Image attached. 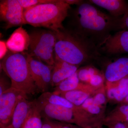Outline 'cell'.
Masks as SVG:
<instances>
[{"label":"cell","instance_id":"cell-21","mask_svg":"<svg viewBox=\"0 0 128 128\" xmlns=\"http://www.w3.org/2000/svg\"><path fill=\"white\" fill-rule=\"evenodd\" d=\"M98 71V70L91 65L80 68L77 71L80 81L86 84L89 82L91 77Z\"/></svg>","mask_w":128,"mask_h":128},{"label":"cell","instance_id":"cell-4","mask_svg":"<svg viewBox=\"0 0 128 128\" xmlns=\"http://www.w3.org/2000/svg\"><path fill=\"white\" fill-rule=\"evenodd\" d=\"M0 69L11 80L12 87L34 95L38 92L30 73L26 52L8 51L0 62Z\"/></svg>","mask_w":128,"mask_h":128},{"label":"cell","instance_id":"cell-9","mask_svg":"<svg viewBox=\"0 0 128 128\" xmlns=\"http://www.w3.org/2000/svg\"><path fill=\"white\" fill-rule=\"evenodd\" d=\"M26 54L30 73L38 92H48L52 86V73L54 66L48 65Z\"/></svg>","mask_w":128,"mask_h":128},{"label":"cell","instance_id":"cell-7","mask_svg":"<svg viewBox=\"0 0 128 128\" xmlns=\"http://www.w3.org/2000/svg\"><path fill=\"white\" fill-rule=\"evenodd\" d=\"M97 62L103 65V74L107 84L115 83L128 77V57L102 55Z\"/></svg>","mask_w":128,"mask_h":128},{"label":"cell","instance_id":"cell-33","mask_svg":"<svg viewBox=\"0 0 128 128\" xmlns=\"http://www.w3.org/2000/svg\"><path fill=\"white\" fill-rule=\"evenodd\" d=\"M62 128H82L79 126L73 125L71 124H66Z\"/></svg>","mask_w":128,"mask_h":128},{"label":"cell","instance_id":"cell-5","mask_svg":"<svg viewBox=\"0 0 128 128\" xmlns=\"http://www.w3.org/2000/svg\"><path fill=\"white\" fill-rule=\"evenodd\" d=\"M29 36L30 45L26 52L46 64L54 66L56 32L48 29H37L31 32Z\"/></svg>","mask_w":128,"mask_h":128},{"label":"cell","instance_id":"cell-26","mask_svg":"<svg viewBox=\"0 0 128 128\" xmlns=\"http://www.w3.org/2000/svg\"><path fill=\"white\" fill-rule=\"evenodd\" d=\"M56 0H18V2L24 10L32 6L55 2Z\"/></svg>","mask_w":128,"mask_h":128},{"label":"cell","instance_id":"cell-23","mask_svg":"<svg viewBox=\"0 0 128 128\" xmlns=\"http://www.w3.org/2000/svg\"><path fill=\"white\" fill-rule=\"evenodd\" d=\"M105 120L122 121L128 122V105H122L112 113Z\"/></svg>","mask_w":128,"mask_h":128},{"label":"cell","instance_id":"cell-31","mask_svg":"<svg viewBox=\"0 0 128 128\" xmlns=\"http://www.w3.org/2000/svg\"><path fill=\"white\" fill-rule=\"evenodd\" d=\"M8 48L6 43L4 41H0V59L2 60L8 53Z\"/></svg>","mask_w":128,"mask_h":128},{"label":"cell","instance_id":"cell-10","mask_svg":"<svg viewBox=\"0 0 128 128\" xmlns=\"http://www.w3.org/2000/svg\"><path fill=\"white\" fill-rule=\"evenodd\" d=\"M98 52L109 57L128 53V31L121 30L111 34L97 46Z\"/></svg>","mask_w":128,"mask_h":128},{"label":"cell","instance_id":"cell-16","mask_svg":"<svg viewBox=\"0 0 128 128\" xmlns=\"http://www.w3.org/2000/svg\"><path fill=\"white\" fill-rule=\"evenodd\" d=\"M96 90L89 85L85 84L80 89L66 92H52L65 98L76 106L80 107L92 94L95 93Z\"/></svg>","mask_w":128,"mask_h":128},{"label":"cell","instance_id":"cell-27","mask_svg":"<svg viewBox=\"0 0 128 128\" xmlns=\"http://www.w3.org/2000/svg\"><path fill=\"white\" fill-rule=\"evenodd\" d=\"M103 89L101 88L97 92H96L92 96L94 103L102 108L104 107L106 102V98L104 92L102 90Z\"/></svg>","mask_w":128,"mask_h":128},{"label":"cell","instance_id":"cell-34","mask_svg":"<svg viewBox=\"0 0 128 128\" xmlns=\"http://www.w3.org/2000/svg\"><path fill=\"white\" fill-rule=\"evenodd\" d=\"M86 128H102V127L99 125V124H98L92 126H88Z\"/></svg>","mask_w":128,"mask_h":128},{"label":"cell","instance_id":"cell-13","mask_svg":"<svg viewBox=\"0 0 128 128\" xmlns=\"http://www.w3.org/2000/svg\"><path fill=\"white\" fill-rule=\"evenodd\" d=\"M34 104L24 97L18 102L12 115V124L8 128H22L27 120Z\"/></svg>","mask_w":128,"mask_h":128},{"label":"cell","instance_id":"cell-29","mask_svg":"<svg viewBox=\"0 0 128 128\" xmlns=\"http://www.w3.org/2000/svg\"><path fill=\"white\" fill-rule=\"evenodd\" d=\"M104 122L108 128H128L122 121L105 120Z\"/></svg>","mask_w":128,"mask_h":128},{"label":"cell","instance_id":"cell-17","mask_svg":"<svg viewBox=\"0 0 128 128\" xmlns=\"http://www.w3.org/2000/svg\"><path fill=\"white\" fill-rule=\"evenodd\" d=\"M107 96L110 100L120 102L128 95V77L116 82L107 84Z\"/></svg>","mask_w":128,"mask_h":128},{"label":"cell","instance_id":"cell-24","mask_svg":"<svg viewBox=\"0 0 128 128\" xmlns=\"http://www.w3.org/2000/svg\"><path fill=\"white\" fill-rule=\"evenodd\" d=\"M104 80L103 73L99 71L91 77L87 84L97 90L103 87Z\"/></svg>","mask_w":128,"mask_h":128},{"label":"cell","instance_id":"cell-1","mask_svg":"<svg viewBox=\"0 0 128 128\" xmlns=\"http://www.w3.org/2000/svg\"><path fill=\"white\" fill-rule=\"evenodd\" d=\"M67 28L88 38L97 46L114 31L120 30V17H115L98 10L88 1L84 0L69 12ZM122 17V16H121Z\"/></svg>","mask_w":128,"mask_h":128},{"label":"cell","instance_id":"cell-3","mask_svg":"<svg viewBox=\"0 0 128 128\" xmlns=\"http://www.w3.org/2000/svg\"><path fill=\"white\" fill-rule=\"evenodd\" d=\"M70 5L65 0L41 4L24 10L26 24L57 32L64 27L63 22L68 16Z\"/></svg>","mask_w":128,"mask_h":128},{"label":"cell","instance_id":"cell-8","mask_svg":"<svg viewBox=\"0 0 128 128\" xmlns=\"http://www.w3.org/2000/svg\"><path fill=\"white\" fill-rule=\"evenodd\" d=\"M27 95L12 87L0 96V127L8 128L12 124V115L19 101Z\"/></svg>","mask_w":128,"mask_h":128},{"label":"cell","instance_id":"cell-28","mask_svg":"<svg viewBox=\"0 0 128 128\" xmlns=\"http://www.w3.org/2000/svg\"><path fill=\"white\" fill-rule=\"evenodd\" d=\"M42 118V128H62L63 126L66 124L56 120L47 118Z\"/></svg>","mask_w":128,"mask_h":128},{"label":"cell","instance_id":"cell-22","mask_svg":"<svg viewBox=\"0 0 128 128\" xmlns=\"http://www.w3.org/2000/svg\"><path fill=\"white\" fill-rule=\"evenodd\" d=\"M80 107L87 114L98 116L102 114V108L94 103L92 97H89L83 103Z\"/></svg>","mask_w":128,"mask_h":128},{"label":"cell","instance_id":"cell-2","mask_svg":"<svg viewBox=\"0 0 128 128\" xmlns=\"http://www.w3.org/2000/svg\"><path fill=\"white\" fill-rule=\"evenodd\" d=\"M54 55L55 60L78 66L97 62L102 55L91 40L64 27L56 32Z\"/></svg>","mask_w":128,"mask_h":128},{"label":"cell","instance_id":"cell-6","mask_svg":"<svg viewBox=\"0 0 128 128\" xmlns=\"http://www.w3.org/2000/svg\"><path fill=\"white\" fill-rule=\"evenodd\" d=\"M35 100L42 118L74 124L82 128H87L92 124L91 120L86 113H80L60 105Z\"/></svg>","mask_w":128,"mask_h":128},{"label":"cell","instance_id":"cell-12","mask_svg":"<svg viewBox=\"0 0 128 128\" xmlns=\"http://www.w3.org/2000/svg\"><path fill=\"white\" fill-rule=\"evenodd\" d=\"M6 43L8 48L12 52H27L30 44L29 34L22 26H20L14 31Z\"/></svg>","mask_w":128,"mask_h":128},{"label":"cell","instance_id":"cell-15","mask_svg":"<svg viewBox=\"0 0 128 128\" xmlns=\"http://www.w3.org/2000/svg\"><path fill=\"white\" fill-rule=\"evenodd\" d=\"M95 4L106 9L110 15L115 17H120L128 12V3L124 0H89Z\"/></svg>","mask_w":128,"mask_h":128},{"label":"cell","instance_id":"cell-14","mask_svg":"<svg viewBox=\"0 0 128 128\" xmlns=\"http://www.w3.org/2000/svg\"><path fill=\"white\" fill-rule=\"evenodd\" d=\"M52 73V86L56 87L78 70L79 66L59 60H55Z\"/></svg>","mask_w":128,"mask_h":128},{"label":"cell","instance_id":"cell-11","mask_svg":"<svg viewBox=\"0 0 128 128\" xmlns=\"http://www.w3.org/2000/svg\"><path fill=\"white\" fill-rule=\"evenodd\" d=\"M24 9L18 0H2L0 2V21L4 22L8 29L14 27L22 26L26 23Z\"/></svg>","mask_w":128,"mask_h":128},{"label":"cell","instance_id":"cell-18","mask_svg":"<svg viewBox=\"0 0 128 128\" xmlns=\"http://www.w3.org/2000/svg\"><path fill=\"white\" fill-rule=\"evenodd\" d=\"M37 100L40 102L68 108L80 113H86L80 107L76 106L65 98L59 95L54 94L52 92H48L42 93Z\"/></svg>","mask_w":128,"mask_h":128},{"label":"cell","instance_id":"cell-20","mask_svg":"<svg viewBox=\"0 0 128 128\" xmlns=\"http://www.w3.org/2000/svg\"><path fill=\"white\" fill-rule=\"evenodd\" d=\"M32 111L22 128H42V120L35 100Z\"/></svg>","mask_w":128,"mask_h":128},{"label":"cell","instance_id":"cell-30","mask_svg":"<svg viewBox=\"0 0 128 128\" xmlns=\"http://www.w3.org/2000/svg\"><path fill=\"white\" fill-rule=\"evenodd\" d=\"M128 31V12L122 16L120 19V30Z\"/></svg>","mask_w":128,"mask_h":128},{"label":"cell","instance_id":"cell-19","mask_svg":"<svg viewBox=\"0 0 128 128\" xmlns=\"http://www.w3.org/2000/svg\"><path fill=\"white\" fill-rule=\"evenodd\" d=\"M84 84V83L80 81L76 71L71 76L64 80L56 86L54 92H61L70 91L80 89L83 87Z\"/></svg>","mask_w":128,"mask_h":128},{"label":"cell","instance_id":"cell-32","mask_svg":"<svg viewBox=\"0 0 128 128\" xmlns=\"http://www.w3.org/2000/svg\"><path fill=\"white\" fill-rule=\"evenodd\" d=\"M66 2L70 5H76V6L82 3L84 0H65Z\"/></svg>","mask_w":128,"mask_h":128},{"label":"cell","instance_id":"cell-25","mask_svg":"<svg viewBox=\"0 0 128 128\" xmlns=\"http://www.w3.org/2000/svg\"><path fill=\"white\" fill-rule=\"evenodd\" d=\"M11 80L2 70L1 72L0 77V96L6 91L11 88Z\"/></svg>","mask_w":128,"mask_h":128},{"label":"cell","instance_id":"cell-35","mask_svg":"<svg viewBox=\"0 0 128 128\" xmlns=\"http://www.w3.org/2000/svg\"><path fill=\"white\" fill-rule=\"evenodd\" d=\"M125 100L127 102H128V95L126 97V98H125Z\"/></svg>","mask_w":128,"mask_h":128}]
</instances>
